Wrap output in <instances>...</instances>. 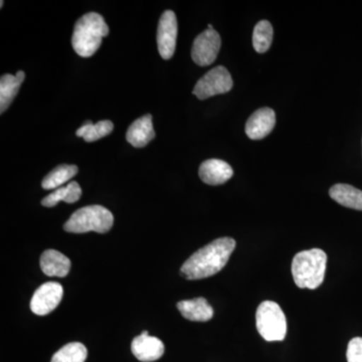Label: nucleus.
<instances>
[{
	"instance_id": "f257e3e1",
	"label": "nucleus",
	"mask_w": 362,
	"mask_h": 362,
	"mask_svg": "<svg viewBox=\"0 0 362 362\" xmlns=\"http://www.w3.org/2000/svg\"><path fill=\"white\" fill-rule=\"evenodd\" d=\"M235 240L220 238L195 252L180 269V275L187 280H201L223 270L235 251Z\"/></svg>"
},
{
	"instance_id": "f03ea898",
	"label": "nucleus",
	"mask_w": 362,
	"mask_h": 362,
	"mask_svg": "<svg viewBox=\"0 0 362 362\" xmlns=\"http://www.w3.org/2000/svg\"><path fill=\"white\" fill-rule=\"evenodd\" d=\"M109 35V26L97 13L83 16L76 23L71 45L78 56L89 58L101 47L102 40Z\"/></svg>"
},
{
	"instance_id": "7ed1b4c3",
	"label": "nucleus",
	"mask_w": 362,
	"mask_h": 362,
	"mask_svg": "<svg viewBox=\"0 0 362 362\" xmlns=\"http://www.w3.org/2000/svg\"><path fill=\"white\" fill-rule=\"evenodd\" d=\"M327 266V255L320 249L298 252L292 262L295 284L301 289H316L322 284Z\"/></svg>"
},
{
	"instance_id": "20e7f679",
	"label": "nucleus",
	"mask_w": 362,
	"mask_h": 362,
	"mask_svg": "<svg viewBox=\"0 0 362 362\" xmlns=\"http://www.w3.org/2000/svg\"><path fill=\"white\" fill-rule=\"evenodd\" d=\"M113 223V214L106 207L88 206L71 214V218L64 225V230L73 233H106L111 230Z\"/></svg>"
},
{
	"instance_id": "39448f33",
	"label": "nucleus",
	"mask_w": 362,
	"mask_h": 362,
	"mask_svg": "<svg viewBox=\"0 0 362 362\" xmlns=\"http://www.w3.org/2000/svg\"><path fill=\"white\" fill-rule=\"evenodd\" d=\"M257 329L266 341H282L287 334V319L277 303L259 304L256 314Z\"/></svg>"
},
{
	"instance_id": "423d86ee",
	"label": "nucleus",
	"mask_w": 362,
	"mask_h": 362,
	"mask_svg": "<svg viewBox=\"0 0 362 362\" xmlns=\"http://www.w3.org/2000/svg\"><path fill=\"white\" fill-rule=\"evenodd\" d=\"M233 85L232 76L225 66H216L206 73L197 83L192 94L199 100H206L216 95L226 94L232 90Z\"/></svg>"
},
{
	"instance_id": "0eeeda50",
	"label": "nucleus",
	"mask_w": 362,
	"mask_h": 362,
	"mask_svg": "<svg viewBox=\"0 0 362 362\" xmlns=\"http://www.w3.org/2000/svg\"><path fill=\"white\" fill-rule=\"evenodd\" d=\"M221 40L216 30H207L197 35L192 45V57L197 65L206 66L216 61L220 52Z\"/></svg>"
},
{
	"instance_id": "6e6552de",
	"label": "nucleus",
	"mask_w": 362,
	"mask_h": 362,
	"mask_svg": "<svg viewBox=\"0 0 362 362\" xmlns=\"http://www.w3.org/2000/svg\"><path fill=\"white\" fill-rule=\"evenodd\" d=\"M177 30L175 13L166 11L162 14L157 28V45L162 59H169L175 54Z\"/></svg>"
},
{
	"instance_id": "1a4fd4ad",
	"label": "nucleus",
	"mask_w": 362,
	"mask_h": 362,
	"mask_svg": "<svg viewBox=\"0 0 362 362\" xmlns=\"http://www.w3.org/2000/svg\"><path fill=\"white\" fill-rule=\"evenodd\" d=\"M63 294V286L59 283H45L33 294L30 309L37 315H47L61 303Z\"/></svg>"
},
{
	"instance_id": "9d476101",
	"label": "nucleus",
	"mask_w": 362,
	"mask_h": 362,
	"mask_svg": "<svg viewBox=\"0 0 362 362\" xmlns=\"http://www.w3.org/2000/svg\"><path fill=\"white\" fill-rule=\"evenodd\" d=\"M131 350L138 361L152 362L163 356L165 347L159 338L150 337L147 331H143L139 337L133 339Z\"/></svg>"
},
{
	"instance_id": "9b49d317",
	"label": "nucleus",
	"mask_w": 362,
	"mask_h": 362,
	"mask_svg": "<svg viewBox=\"0 0 362 362\" xmlns=\"http://www.w3.org/2000/svg\"><path fill=\"white\" fill-rule=\"evenodd\" d=\"M276 125V114L273 109L261 108L255 112L246 124L247 137L261 140L272 132Z\"/></svg>"
},
{
	"instance_id": "f8f14e48",
	"label": "nucleus",
	"mask_w": 362,
	"mask_h": 362,
	"mask_svg": "<svg viewBox=\"0 0 362 362\" xmlns=\"http://www.w3.org/2000/svg\"><path fill=\"white\" fill-rule=\"evenodd\" d=\"M199 177L209 185H221L233 177V170L230 164L221 159H209L199 168Z\"/></svg>"
},
{
	"instance_id": "ddd939ff",
	"label": "nucleus",
	"mask_w": 362,
	"mask_h": 362,
	"mask_svg": "<svg viewBox=\"0 0 362 362\" xmlns=\"http://www.w3.org/2000/svg\"><path fill=\"white\" fill-rule=\"evenodd\" d=\"M156 137V131L152 124V116L145 115L131 124L126 134V139L136 148L146 146Z\"/></svg>"
},
{
	"instance_id": "4468645a",
	"label": "nucleus",
	"mask_w": 362,
	"mask_h": 362,
	"mask_svg": "<svg viewBox=\"0 0 362 362\" xmlns=\"http://www.w3.org/2000/svg\"><path fill=\"white\" fill-rule=\"evenodd\" d=\"M181 315L189 321L206 322L214 317V309L204 298H194L177 303Z\"/></svg>"
},
{
	"instance_id": "2eb2a0df",
	"label": "nucleus",
	"mask_w": 362,
	"mask_h": 362,
	"mask_svg": "<svg viewBox=\"0 0 362 362\" xmlns=\"http://www.w3.org/2000/svg\"><path fill=\"white\" fill-rule=\"evenodd\" d=\"M40 268L49 277H66L71 269L70 259L56 250H47L40 257Z\"/></svg>"
},
{
	"instance_id": "dca6fc26",
	"label": "nucleus",
	"mask_w": 362,
	"mask_h": 362,
	"mask_svg": "<svg viewBox=\"0 0 362 362\" xmlns=\"http://www.w3.org/2000/svg\"><path fill=\"white\" fill-rule=\"evenodd\" d=\"M25 78L23 71H18L16 76L6 74L0 78V113H4L13 103Z\"/></svg>"
},
{
	"instance_id": "f3484780",
	"label": "nucleus",
	"mask_w": 362,
	"mask_h": 362,
	"mask_svg": "<svg viewBox=\"0 0 362 362\" xmlns=\"http://www.w3.org/2000/svg\"><path fill=\"white\" fill-rule=\"evenodd\" d=\"M329 195L333 201L349 209L362 211V192L352 185L338 183L330 188Z\"/></svg>"
},
{
	"instance_id": "a211bd4d",
	"label": "nucleus",
	"mask_w": 362,
	"mask_h": 362,
	"mask_svg": "<svg viewBox=\"0 0 362 362\" xmlns=\"http://www.w3.org/2000/svg\"><path fill=\"white\" fill-rule=\"evenodd\" d=\"M82 195V188L76 181H71L66 187L57 188L51 194L45 197L42 201L44 206H56L59 202H65L66 204H74L80 199Z\"/></svg>"
},
{
	"instance_id": "6ab92c4d",
	"label": "nucleus",
	"mask_w": 362,
	"mask_h": 362,
	"mask_svg": "<svg viewBox=\"0 0 362 362\" xmlns=\"http://www.w3.org/2000/svg\"><path fill=\"white\" fill-rule=\"evenodd\" d=\"M77 166L62 164L45 176L42 182V187L47 190L57 189V188L62 187L64 183L68 182L74 176L77 175Z\"/></svg>"
},
{
	"instance_id": "aec40b11",
	"label": "nucleus",
	"mask_w": 362,
	"mask_h": 362,
	"mask_svg": "<svg viewBox=\"0 0 362 362\" xmlns=\"http://www.w3.org/2000/svg\"><path fill=\"white\" fill-rule=\"evenodd\" d=\"M113 129V123L109 120L99 121L96 124L87 121V122L83 124L80 129L77 130L76 134L78 137L84 138L85 141L94 142L101 139L105 136L110 134Z\"/></svg>"
},
{
	"instance_id": "412c9836",
	"label": "nucleus",
	"mask_w": 362,
	"mask_h": 362,
	"mask_svg": "<svg viewBox=\"0 0 362 362\" xmlns=\"http://www.w3.org/2000/svg\"><path fill=\"white\" fill-rule=\"evenodd\" d=\"M273 42V26L268 21H261L255 26L252 33V45L259 54H264L270 49Z\"/></svg>"
},
{
	"instance_id": "4be33fe9",
	"label": "nucleus",
	"mask_w": 362,
	"mask_h": 362,
	"mask_svg": "<svg viewBox=\"0 0 362 362\" xmlns=\"http://www.w3.org/2000/svg\"><path fill=\"white\" fill-rule=\"evenodd\" d=\"M87 356L88 351L84 344L71 342L57 351L51 362H85Z\"/></svg>"
},
{
	"instance_id": "5701e85b",
	"label": "nucleus",
	"mask_w": 362,
	"mask_h": 362,
	"mask_svg": "<svg viewBox=\"0 0 362 362\" xmlns=\"http://www.w3.org/2000/svg\"><path fill=\"white\" fill-rule=\"evenodd\" d=\"M346 358L349 362H362V338L350 340L347 347Z\"/></svg>"
},
{
	"instance_id": "b1692460",
	"label": "nucleus",
	"mask_w": 362,
	"mask_h": 362,
	"mask_svg": "<svg viewBox=\"0 0 362 362\" xmlns=\"http://www.w3.org/2000/svg\"><path fill=\"white\" fill-rule=\"evenodd\" d=\"M0 4H0V7H1V8H2V7H4V1L0 2Z\"/></svg>"
}]
</instances>
